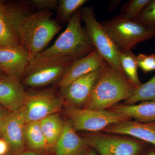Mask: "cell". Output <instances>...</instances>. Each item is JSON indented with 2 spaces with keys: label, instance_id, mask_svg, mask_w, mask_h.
Listing matches in <instances>:
<instances>
[{
  "label": "cell",
  "instance_id": "6da1fadb",
  "mask_svg": "<svg viewBox=\"0 0 155 155\" xmlns=\"http://www.w3.org/2000/svg\"><path fill=\"white\" fill-rule=\"evenodd\" d=\"M5 16L31 59L44 51L62 28L51 10L33 11L25 2L6 4Z\"/></svg>",
  "mask_w": 155,
  "mask_h": 155
},
{
  "label": "cell",
  "instance_id": "7a4b0ae2",
  "mask_svg": "<svg viewBox=\"0 0 155 155\" xmlns=\"http://www.w3.org/2000/svg\"><path fill=\"white\" fill-rule=\"evenodd\" d=\"M136 87L124 74L106 63L83 108L110 109L128 98Z\"/></svg>",
  "mask_w": 155,
  "mask_h": 155
},
{
  "label": "cell",
  "instance_id": "3957f363",
  "mask_svg": "<svg viewBox=\"0 0 155 155\" xmlns=\"http://www.w3.org/2000/svg\"><path fill=\"white\" fill-rule=\"evenodd\" d=\"M81 22L79 9L73 15L66 29L54 43L35 57L70 58L77 60L96 50L82 27Z\"/></svg>",
  "mask_w": 155,
  "mask_h": 155
},
{
  "label": "cell",
  "instance_id": "277c9868",
  "mask_svg": "<svg viewBox=\"0 0 155 155\" xmlns=\"http://www.w3.org/2000/svg\"><path fill=\"white\" fill-rule=\"evenodd\" d=\"M101 23L121 52L131 50L139 43L155 37L154 29L120 14Z\"/></svg>",
  "mask_w": 155,
  "mask_h": 155
},
{
  "label": "cell",
  "instance_id": "5b68a950",
  "mask_svg": "<svg viewBox=\"0 0 155 155\" xmlns=\"http://www.w3.org/2000/svg\"><path fill=\"white\" fill-rule=\"evenodd\" d=\"M80 12L84 29L96 50L110 66L124 74L120 63L121 51L101 22L97 20L94 7L81 8Z\"/></svg>",
  "mask_w": 155,
  "mask_h": 155
},
{
  "label": "cell",
  "instance_id": "8992f818",
  "mask_svg": "<svg viewBox=\"0 0 155 155\" xmlns=\"http://www.w3.org/2000/svg\"><path fill=\"white\" fill-rule=\"evenodd\" d=\"M75 60L70 58L35 57L26 68L22 80V85L38 87L58 80L59 82Z\"/></svg>",
  "mask_w": 155,
  "mask_h": 155
},
{
  "label": "cell",
  "instance_id": "52a82bcc",
  "mask_svg": "<svg viewBox=\"0 0 155 155\" xmlns=\"http://www.w3.org/2000/svg\"><path fill=\"white\" fill-rule=\"evenodd\" d=\"M64 113L76 131L100 132L113 124L131 120L110 109L92 110L66 104Z\"/></svg>",
  "mask_w": 155,
  "mask_h": 155
},
{
  "label": "cell",
  "instance_id": "ba28073f",
  "mask_svg": "<svg viewBox=\"0 0 155 155\" xmlns=\"http://www.w3.org/2000/svg\"><path fill=\"white\" fill-rule=\"evenodd\" d=\"M89 145L99 155H140L144 153L141 142L105 132H91L85 137Z\"/></svg>",
  "mask_w": 155,
  "mask_h": 155
},
{
  "label": "cell",
  "instance_id": "9c48e42d",
  "mask_svg": "<svg viewBox=\"0 0 155 155\" xmlns=\"http://www.w3.org/2000/svg\"><path fill=\"white\" fill-rule=\"evenodd\" d=\"M61 95L53 89L26 92L22 110L25 123L40 121L61 110L65 104Z\"/></svg>",
  "mask_w": 155,
  "mask_h": 155
},
{
  "label": "cell",
  "instance_id": "30bf717a",
  "mask_svg": "<svg viewBox=\"0 0 155 155\" xmlns=\"http://www.w3.org/2000/svg\"><path fill=\"white\" fill-rule=\"evenodd\" d=\"M25 117L21 109L9 112L1 121L0 135L8 143L9 150L15 155L25 150Z\"/></svg>",
  "mask_w": 155,
  "mask_h": 155
},
{
  "label": "cell",
  "instance_id": "8fae6325",
  "mask_svg": "<svg viewBox=\"0 0 155 155\" xmlns=\"http://www.w3.org/2000/svg\"><path fill=\"white\" fill-rule=\"evenodd\" d=\"M103 67L78 78L61 89V95L67 104L79 108L82 106L84 107L101 75Z\"/></svg>",
  "mask_w": 155,
  "mask_h": 155
},
{
  "label": "cell",
  "instance_id": "7c38bea8",
  "mask_svg": "<svg viewBox=\"0 0 155 155\" xmlns=\"http://www.w3.org/2000/svg\"><path fill=\"white\" fill-rule=\"evenodd\" d=\"M31 58L21 45L0 47V70L21 81Z\"/></svg>",
  "mask_w": 155,
  "mask_h": 155
},
{
  "label": "cell",
  "instance_id": "4fadbf2b",
  "mask_svg": "<svg viewBox=\"0 0 155 155\" xmlns=\"http://www.w3.org/2000/svg\"><path fill=\"white\" fill-rule=\"evenodd\" d=\"M101 132L129 136L155 147V122L143 123L132 120H126L110 125Z\"/></svg>",
  "mask_w": 155,
  "mask_h": 155
},
{
  "label": "cell",
  "instance_id": "5bb4252c",
  "mask_svg": "<svg viewBox=\"0 0 155 155\" xmlns=\"http://www.w3.org/2000/svg\"><path fill=\"white\" fill-rule=\"evenodd\" d=\"M106 63L97 51L94 50L72 63L58 83V87L62 89L78 78L102 68Z\"/></svg>",
  "mask_w": 155,
  "mask_h": 155
},
{
  "label": "cell",
  "instance_id": "9a60e30c",
  "mask_svg": "<svg viewBox=\"0 0 155 155\" xmlns=\"http://www.w3.org/2000/svg\"><path fill=\"white\" fill-rule=\"evenodd\" d=\"M26 94L20 81L7 75L0 78V104L9 112L21 109Z\"/></svg>",
  "mask_w": 155,
  "mask_h": 155
},
{
  "label": "cell",
  "instance_id": "2e32d148",
  "mask_svg": "<svg viewBox=\"0 0 155 155\" xmlns=\"http://www.w3.org/2000/svg\"><path fill=\"white\" fill-rule=\"evenodd\" d=\"M54 147L55 155H82L91 147L68 121L64 122V130Z\"/></svg>",
  "mask_w": 155,
  "mask_h": 155
},
{
  "label": "cell",
  "instance_id": "e0dca14e",
  "mask_svg": "<svg viewBox=\"0 0 155 155\" xmlns=\"http://www.w3.org/2000/svg\"><path fill=\"white\" fill-rule=\"evenodd\" d=\"M110 109L136 122H155V100L141 102L137 104L116 105Z\"/></svg>",
  "mask_w": 155,
  "mask_h": 155
},
{
  "label": "cell",
  "instance_id": "ac0fdd59",
  "mask_svg": "<svg viewBox=\"0 0 155 155\" xmlns=\"http://www.w3.org/2000/svg\"><path fill=\"white\" fill-rule=\"evenodd\" d=\"M48 148L54 147L64 130V122L58 114L50 115L39 121Z\"/></svg>",
  "mask_w": 155,
  "mask_h": 155
},
{
  "label": "cell",
  "instance_id": "d6986e66",
  "mask_svg": "<svg viewBox=\"0 0 155 155\" xmlns=\"http://www.w3.org/2000/svg\"><path fill=\"white\" fill-rule=\"evenodd\" d=\"M24 137L25 146L31 150L39 152L48 148L39 121L25 124Z\"/></svg>",
  "mask_w": 155,
  "mask_h": 155
},
{
  "label": "cell",
  "instance_id": "ffe728a7",
  "mask_svg": "<svg viewBox=\"0 0 155 155\" xmlns=\"http://www.w3.org/2000/svg\"><path fill=\"white\" fill-rule=\"evenodd\" d=\"M120 63L123 73L128 80L136 87L140 85L142 83L137 72L136 56L131 50L121 52Z\"/></svg>",
  "mask_w": 155,
  "mask_h": 155
},
{
  "label": "cell",
  "instance_id": "44dd1931",
  "mask_svg": "<svg viewBox=\"0 0 155 155\" xmlns=\"http://www.w3.org/2000/svg\"><path fill=\"white\" fill-rule=\"evenodd\" d=\"M155 100V75L150 80L136 87L131 95L123 102L124 105Z\"/></svg>",
  "mask_w": 155,
  "mask_h": 155
},
{
  "label": "cell",
  "instance_id": "7402d4cb",
  "mask_svg": "<svg viewBox=\"0 0 155 155\" xmlns=\"http://www.w3.org/2000/svg\"><path fill=\"white\" fill-rule=\"evenodd\" d=\"M87 0H60L57 9V20L59 23H68L74 14L87 2Z\"/></svg>",
  "mask_w": 155,
  "mask_h": 155
},
{
  "label": "cell",
  "instance_id": "603a6c76",
  "mask_svg": "<svg viewBox=\"0 0 155 155\" xmlns=\"http://www.w3.org/2000/svg\"><path fill=\"white\" fill-rule=\"evenodd\" d=\"M20 45L19 37L6 18L5 14L0 15V47Z\"/></svg>",
  "mask_w": 155,
  "mask_h": 155
},
{
  "label": "cell",
  "instance_id": "cb8c5ba5",
  "mask_svg": "<svg viewBox=\"0 0 155 155\" xmlns=\"http://www.w3.org/2000/svg\"><path fill=\"white\" fill-rule=\"evenodd\" d=\"M150 0H130L121 8L122 17L127 19H135L146 7Z\"/></svg>",
  "mask_w": 155,
  "mask_h": 155
},
{
  "label": "cell",
  "instance_id": "d4e9b609",
  "mask_svg": "<svg viewBox=\"0 0 155 155\" xmlns=\"http://www.w3.org/2000/svg\"><path fill=\"white\" fill-rule=\"evenodd\" d=\"M135 20L155 30V0H150Z\"/></svg>",
  "mask_w": 155,
  "mask_h": 155
},
{
  "label": "cell",
  "instance_id": "484cf974",
  "mask_svg": "<svg viewBox=\"0 0 155 155\" xmlns=\"http://www.w3.org/2000/svg\"><path fill=\"white\" fill-rule=\"evenodd\" d=\"M136 62L138 68L144 73L155 70V54H140L136 56Z\"/></svg>",
  "mask_w": 155,
  "mask_h": 155
},
{
  "label": "cell",
  "instance_id": "4316f807",
  "mask_svg": "<svg viewBox=\"0 0 155 155\" xmlns=\"http://www.w3.org/2000/svg\"><path fill=\"white\" fill-rule=\"evenodd\" d=\"M24 2L37 11L56 10L58 4V0H30Z\"/></svg>",
  "mask_w": 155,
  "mask_h": 155
},
{
  "label": "cell",
  "instance_id": "83f0119b",
  "mask_svg": "<svg viewBox=\"0 0 155 155\" xmlns=\"http://www.w3.org/2000/svg\"><path fill=\"white\" fill-rule=\"evenodd\" d=\"M9 150L8 145L5 140L0 139V155H5Z\"/></svg>",
  "mask_w": 155,
  "mask_h": 155
},
{
  "label": "cell",
  "instance_id": "f1b7e54d",
  "mask_svg": "<svg viewBox=\"0 0 155 155\" xmlns=\"http://www.w3.org/2000/svg\"><path fill=\"white\" fill-rule=\"evenodd\" d=\"M16 155H45L39 152L35 151L33 150L24 151L22 153Z\"/></svg>",
  "mask_w": 155,
  "mask_h": 155
},
{
  "label": "cell",
  "instance_id": "f546056e",
  "mask_svg": "<svg viewBox=\"0 0 155 155\" xmlns=\"http://www.w3.org/2000/svg\"><path fill=\"white\" fill-rule=\"evenodd\" d=\"M9 112L2 106H0V120L4 119L9 114Z\"/></svg>",
  "mask_w": 155,
  "mask_h": 155
},
{
  "label": "cell",
  "instance_id": "4dcf8cb0",
  "mask_svg": "<svg viewBox=\"0 0 155 155\" xmlns=\"http://www.w3.org/2000/svg\"><path fill=\"white\" fill-rule=\"evenodd\" d=\"M82 155H98L96 151L93 148L90 147Z\"/></svg>",
  "mask_w": 155,
  "mask_h": 155
},
{
  "label": "cell",
  "instance_id": "1f68e13d",
  "mask_svg": "<svg viewBox=\"0 0 155 155\" xmlns=\"http://www.w3.org/2000/svg\"><path fill=\"white\" fill-rule=\"evenodd\" d=\"M6 4L4 2L0 1V15L5 14Z\"/></svg>",
  "mask_w": 155,
  "mask_h": 155
},
{
  "label": "cell",
  "instance_id": "d6a6232c",
  "mask_svg": "<svg viewBox=\"0 0 155 155\" xmlns=\"http://www.w3.org/2000/svg\"><path fill=\"white\" fill-rule=\"evenodd\" d=\"M114 2H111L112 4H111L110 5V7H109V9H110V11H112L118 5V3H119V2H118V1H113Z\"/></svg>",
  "mask_w": 155,
  "mask_h": 155
},
{
  "label": "cell",
  "instance_id": "836d02e7",
  "mask_svg": "<svg viewBox=\"0 0 155 155\" xmlns=\"http://www.w3.org/2000/svg\"><path fill=\"white\" fill-rule=\"evenodd\" d=\"M146 155H155V149H150L145 152Z\"/></svg>",
  "mask_w": 155,
  "mask_h": 155
},
{
  "label": "cell",
  "instance_id": "e575fe53",
  "mask_svg": "<svg viewBox=\"0 0 155 155\" xmlns=\"http://www.w3.org/2000/svg\"><path fill=\"white\" fill-rule=\"evenodd\" d=\"M5 75H6L5 73H3L2 71L0 70V78H2V77H4Z\"/></svg>",
  "mask_w": 155,
  "mask_h": 155
},
{
  "label": "cell",
  "instance_id": "d590c367",
  "mask_svg": "<svg viewBox=\"0 0 155 155\" xmlns=\"http://www.w3.org/2000/svg\"><path fill=\"white\" fill-rule=\"evenodd\" d=\"M140 155H146L145 152H144L143 153H142L141 154H140Z\"/></svg>",
  "mask_w": 155,
  "mask_h": 155
},
{
  "label": "cell",
  "instance_id": "8d00e7d4",
  "mask_svg": "<svg viewBox=\"0 0 155 155\" xmlns=\"http://www.w3.org/2000/svg\"><path fill=\"white\" fill-rule=\"evenodd\" d=\"M1 121H2V120H0V127H1Z\"/></svg>",
  "mask_w": 155,
  "mask_h": 155
}]
</instances>
